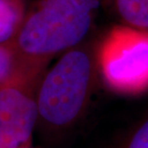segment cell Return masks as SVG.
<instances>
[{
	"label": "cell",
	"mask_w": 148,
	"mask_h": 148,
	"mask_svg": "<svg viewBox=\"0 0 148 148\" xmlns=\"http://www.w3.org/2000/svg\"><path fill=\"white\" fill-rule=\"evenodd\" d=\"M99 76L112 91L135 95L148 90V31L112 27L97 43Z\"/></svg>",
	"instance_id": "3957f363"
},
{
	"label": "cell",
	"mask_w": 148,
	"mask_h": 148,
	"mask_svg": "<svg viewBox=\"0 0 148 148\" xmlns=\"http://www.w3.org/2000/svg\"><path fill=\"white\" fill-rule=\"evenodd\" d=\"M120 148H148V118L136 127Z\"/></svg>",
	"instance_id": "ba28073f"
},
{
	"label": "cell",
	"mask_w": 148,
	"mask_h": 148,
	"mask_svg": "<svg viewBox=\"0 0 148 148\" xmlns=\"http://www.w3.org/2000/svg\"><path fill=\"white\" fill-rule=\"evenodd\" d=\"M102 6L121 24L148 31V0H102Z\"/></svg>",
	"instance_id": "5b68a950"
},
{
	"label": "cell",
	"mask_w": 148,
	"mask_h": 148,
	"mask_svg": "<svg viewBox=\"0 0 148 148\" xmlns=\"http://www.w3.org/2000/svg\"><path fill=\"white\" fill-rule=\"evenodd\" d=\"M102 0H35L8 44L14 74L38 78L56 55L86 40Z\"/></svg>",
	"instance_id": "6da1fadb"
},
{
	"label": "cell",
	"mask_w": 148,
	"mask_h": 148,
	"mask_svg": "<svg viewBox=\"0 0 148 148\" xmlns=\"http://www.w3.org/2000/svg\"><path fill=\"white\" fill-rule=\"evenodd\" d=\"M40 78L13 74L0 87V148L30 144L37 127V88Z\"/></svg>",
	"instance_id": "277c9868"
},
{
	"label": "cell",
	"mask_w": 148,
	"mask_h": 148,
	"mask_svg": "<svg viewBox=\"0 0 148 148\" xmlns=\"http://www.w3.org/2000/svg\"><path fill=\"white\" fill-rule=\"evenodd\" d=\"M23 1H25V0H23Z\"/></svg>",
	"instance_id": "30bf717a"
},
{
	"label": "cell",
	"mask_w": 148,
	"mask_h": 148,
	"mask_svg": "<svg viewBox=\"0 0 148 148\" xmlns=\"http://www.w3.org/2000/svg\"><path fill=\"white\" fill-rule=\"evenodd\" d=\"M21 148H31V147L28 145V146H24V147H21Z\"/></svg>",
	"instance_id": "9c48e42d"
},
{
	"label": "cell",
	"mask_w": 148,
	"mask_h": 148,
	"mask_svg": "<svg viewBox=\"0 0 148 148\" xmlns=\"http://www.w3.org/2000/svg\"><path fill=\"white\" fill-rule=\"evenodd\" d=\"M98 40H85L66 50L46 69L37 88V127L45 134L67 131L84 115L97 81Z\"/></svg>",
	"instance_id": "7a4b0ae2"
},
{
	"label": "cell",
	"mask_w": 148,
	"mask_h": 148,
	"mask_svg": "<svg viewBox=\"0 0 148 148\" xmlns=\"http://www.w3.org/2000/svg\"><path fill=\"white\" fill-rule=\"evenodd\" d=\"M25 13L23 0H0V44L8 43L13 40Z\"/></svg>",
	"instance_id": "8992f818"
},
{
	"label": "cell",
	"mask_w": 148,
	"mask_h": 148,
	"mask_svg": "<svg viewBox=\"0 0 148 148\" xmlns=\"http://www.w3.org/2000/svg\"><path fill=\"white\" fill-rule=\"evenodd\" d=\"M14 66V55L10 45L0 44V87L13 76Z\"/></svg>",
	"instance_id": "52a82bcc"
}]
</instances>
